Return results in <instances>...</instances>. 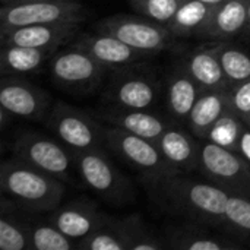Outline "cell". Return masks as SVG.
Segmentation results:
<instances>
[{
  "label": "cell",
  "mask_w": 250,
  "mask_h": 250,
  "mask_svg": "<svg viewBox=\"0 0 250 250\" xmlns=\"http://www.w3.org/2000/svg\"><path fill=\"white\" fill-rule=\"evenodd\" d=\"M142 183L152 199L167 212L180 220L220 230L230 193L205 177L198 179L189 173L174 171Z\"/></svg>",
  "instance_id": "obj_1"
},
{
  "label": "cell",
  "mask_w": 250,
  "mask_h": 250,
  "mask_svg": "<svg viewBox=\"0 0 250 250\" xmlns=\"http://www.w3.org/2000/svg\"><path fill=\"white\" fill-rule=\"evenodd\" d=\"M1 195L34 212H51L63 201L62 180L12 157L0 166Z\"/></svg>",
  "instance_id": "obj_2"
},
{
  "label": "cell",
  "mask_w": 250,
  "mask_h": 250,
  "mask_svg": "<svg viewBox=\"0 0 250 250\" xmlns=\"http://www.w3.org/2000/svg\"><path fill=\"white\" fill-rule=\"evenodd\" d=\"M105 146L75 152L76 174L81 182L101 201L113 207H123L135 199V188L127 176L117 168Z\"/></svg>",
  "instance_id": "obj_3"
},
{
  "label": "cell",
  "mask_w": 250,
  "mask_h": 250,
  "mask_svg": "<svg viewBox=\"0 0 250 250\" xmlns=\"http://www.w3.org/2000/svg\"><path fill=\"white\" fill-rule=\"evenodd\" d=\"M163 92L157 72L139 62L111 72L103 88L101 100L105 105L152 110Z\"/></svg>",
  "instance_id": "obj_4"
},
{
  "label": "cell",
  "mask_w": 250,
  "mask_h": 250,
  "mask_svg": "<svg viewBox=\"0 0 250 250\" xmlns=\"http://www.w3.org/2000/svg\"><path fill=\"white\" fill-rule=\"evenodd\" d=\"M50 78L57 88L73 95L98 91L110 72L85 50L69 44L59 48L48 62Z\"/></svg>",
  "instance_id": "obj_5"
},
{
  "label": "cell",
  "mask_w": 250,
  "mask_h": 250,
  "mask_svg": "<svg viewBox=\"0 0 250 250\" xmlns=\"http://www.w3.org/2000/svg\"><path fill=\"white\" fill-rule=\"evenodd\" d=\"M12 154L15 158L69 183L76 173L73 152L63 145L56 136H47L38 132H21L13 144Z\"/></svg>",
  "instance_id": "obj_6"
},
{
  "label": "cell",
  "mask_w": 250,
  "mask_h": 250,
  "mask_svg": "<svg viewBox=\"0 0 250 250\" xmlns=\"http://www.w3.org/2000/svg\"><path fill=\"white\" fill-rule=\"evenodd\" d=\"M104 146L123 163L130 166L135 171H138L142 182L174 173L157 146L155 141H149L125 132L119 127L104 125Z\"/></svg>",
  "instance_id": "obj_7"
},
{
  "label": "cell",
  "mask_w": 250,
  "mask_h": 250,
  "mask_svg": "<svg viewBox=\"0 0 250 250\" xmlns=\"http://www.w3.org/2000/svg\"><path fill=\"white\" fill-rule=\"evenodd\" d=\"M198 171L230 195L250 196V163L237 151L201 139Z\"/></svg>",
  "instance_id": "obj_8"
},
{
  "label": "cell",
  "mask_w": 250,
  "mask_h": 250,
  "mask_svg": "<svg viewBox=\"0 0 250 250\" xmlns=\"http://www.w3.org/2000/svg\"><path fill=\"white\" fill-rule=\"evenodd\" d=\"M45 125L73 154L104 146V125L95 116L64 101L53 103Z\"/></svg>",
  "instance_id": "obj_9"
},
{
  "label": "cell",
  "mask_w": 250,
  "mask_h": 250,
  "mask_svg": "<svg viewBox=\"0 0 250 250\" xmlns=\"http://www.w3.org/2000/svg\"><path fill=\"white\" fill-rule=\"evenodd\" d=\"M95 31L111 34L146 56L171 48L177 40L164 23L145 16L111 15L101 19L95 25Z\"/></svg>",
  "instance_id": "obj_10"
},
{
  "label": "cell",
  "mask_w": 250,
  "mask_h": 250,
  "mask_svg": "<svg viewBox=\"0 0 250 250\" xmlns=\"http://www.w3.org/2000/svg\"><path fill=\"white\" fill-rule=\"evenodd\" d=\"M88 18L86 7L79 0H37L29 3L1 4L0 28H16L37 23L79 22Z\"/></svg>",
  "instance_id": "obj_11"
},
{
  "label": "cell",
  "mask_w": 250,
  "mask_h": 250,
  "mask_svg": "<svg viewBox=\"0 0 250 250\" xmlns=\"http://www.w3.org/2000/svg\"><path fill=\"white\" fill-rule=\"evenodd\" d=\"M0 107L13 117L45 122L53 107L51 95L25 76H3L0 83Z\"/></svg>",
  "instance_id": "obj_12"
},
{
  "label": "cell",
  "mask_w": 250,
  "mask_h": 250,
  "mask_svg": "<svg viewBox=\"0 0 250 250\" xmlns=\"http://www.w3.org/2000/svg\"><path fill=\"white\" fill-rule=\"evenodd\" d=\"M167 249L171 250H245L246 248L226 233L195 221L180 220L164 226L161 231Z\"/></svg>",
  "instance_id": "obj_13"
},
{
  "label": "cell",
  "mask_w": 250,
  "mask_h": 250,
  "mask_svg": "<svg viewBox=\"0 0 250 250\" xmlns=\"http://www.w3.org/2000/svg\"><path fill=\"white\" fill-rule=\"evenodd\" d=\"M79 22H56V23H37L26 26H16L0 29L1 45H26L37 48L59 50L70 44L81 32Z\"/></svg>",
  "instance_id": "obj_14"
},
{
  "label": "cell",
  "mask_w": 250,
  "mask_h": 250,
  "mask_svg": "<svg viewBox=\"0 0 250 250\" xmlns=\"http://www.w3.org/2000/svg\"><path fill=\"white\" fill-rule=\"evenodd\" d=\"M70 44L85 50L110 73L139 63L146 57L145 53L135 50L114 35L98 32L95 29L94 32H79V35Z\"/></svg>",
  "instance_id": "obj_15"
},
{
  "label": "cell",
  "mask_w": 250,
  "mask_h": 250,
  "mask_svg": "<svg viewBox=\"0 0 250 250\" xmlns=\"http://www.w3.org/2000/svg\"><path fill=\"white\" fill-rule=\"evenodd\" d=\"M94 116L104 125L119 127L149 141H157L161 133L174 123L171 117H164L154 110L125 108L117 105H105Z\"/></svg>",
  "instance_id": "obj_16"
},
{
  "label": "cell",
  "mask_w": 250,
  "mask_h": 250,
  "mask_svg": "<svg viewBox=\"0 0 250 250\" xmlns=\"http://www.w3.org/2000/svg\"><path fill=\"white\" fill-rule=\"evenodd\" d=\"M48 214L53 223L76 243L89 236L105 217V212L86 196H78L60 204Z\"/></svg>",
  "instance_id": "obj_17"
},
{
  "label": "cell",
  "mask_w": 250,
  "mask_h": 250,
  "mask_svg": "<svg viewBox=\"0 0 250 250\" xmlns=\"http://www.w3.org/2000/svg\"><path fill=\"white\" fill-rule=\"evenodd\" d=\"M161 154L174 171L192 173L198 170L201 139L180 123H171L155 141Z\"/></svg>",
  "instance_id": "obj_18"
},
{
  "label": "cell",
  "mask_w": 250,
  "mask_h": 250,
  "mask_svg": "<svg viewBox=\"0 0 250 250\" xmlns=\"http://www.w3.org/2000/svg\"><path fill=\"white\" fill-rule=\"evenodd\" d=\"M202 89L190 76L182 60L176 62L166 76L164 98L168 116L177 123H186Z\"/></svg>",
  "instance_id": "obj_19"
},
{
  "label": "cell",
  "mask_w": 250,
  "mask_h": 250,
  "mask_svg": "<svg viewBox=\"0 0 250 250\" xmlns=\"http://www.w3.org/2000/svg\"><path fill=\"white\" fill-rule=\"evenodd\" d=\"M249 3L250 0H224L217 4L199 38L208 41H230L243 35L248 26Z\"/></svg>",
  "instance_id": "obj_20"
},
{
  "label": "cell",
  "mask_w": 250,
  "mask_h": 250,
  "mask_svg": "<svg viewBox=\"0 0 250 250\" xmlns=\"http://www.w3.org/2000/svg\"><path fill=\"white\" fill-rule=\"evenodd\" d=\"M37 212L1 195L0 201V249L29 250L31 221Z\"/></svg>",
  "instance_id": "obj_21"
},
{
  "label": "cell",
  "mask_w": 250,
  "mask_h": 250,
  "mask_svg": "<svg viewBox=\"0 0 250 250\" xmlns=\"http://www.w3.org/2000/svg\"><path fill=\"white\" fill-rule=\"evenodd\" d=\"M182 62L202 91L230 88L214 41L189 50Z\"/></svg>",
  "instance_id": "obj_22"
},
{
  "label": "cell",
  "mask_w": 250,
  "mask_h": 250,
  "mask_svg": "<svg viewBox=\"0 0 250 250\" xmlns=\"http://www.w3.org/2000/svg\"><path fill=\"white\" fill-rule=\"evenodd\" d=\"M230 111V88L202 91L195 103L186 125L199 139H208L214 126Z\"/></svg>",
  "instance_id": "obj_23"
},
{
  "label": "cell",
  "mask_w": 250,
  "mask_h": 250,
  "mask_svg": "<svg viewBox=\"0 0 250 250\" xmlns=\"http://www.w3.org/2000/svg\"><path fill=\"white\" fill-rule=\"evenodd\" d=\"M54 48H37L26 45H1L0 70L3 76H26L48 64Z\"/></svg>",
  "instance_id": "obj_24"
},
{
  "label": "cell",
  "mask_w": 250,
  "mask_h": 250,
  "mask_svg": "<svg viewBox=\"0 0 250 250\" xmlns=\"http://www.w3.org/2000/svg\"><path fill=\"white\" fill-rule=\"evenodd\" d=\"M214 7L198 0H185L166 26L177 40L188 37L199 38L212 16Z\"/></svg>",
  "instance_id": "obj_25"
},
{
  "label": "cell",
  "mask_w": 250,
  "mask_h": 250,
  "mask_svg": "<svg viewBox=\"0 0 250 250\" xmlns=\"http://www.w3.org/2000/svg\"><path fill=\"white\" fill-rule=\"evenodd\" d=\"M119 226L127 250L167 249L163 234L154 230L152 226L141 214L119 217Z\"/></svg>",
  "instance_id": "obj_26"
},
{
  "label": "cell",
  "mask_w": 250,
  "mask_h": 250,
  "mask_svg": "<svg viewBox=\"0 0 250 250\" xmlns=\"http://www.w3.org/2000/svg\"><path fill=\"white\" fill-rule=\"evenodd\" d=\"M29 250H78V243L53 223L48 212H37L31 221Z\"/></svg>",
  "instance_id": "obj_27"
},
{
  "label": "cell",
  "mask_w": 250,
  "mask_h": 250,
  "mask_svg": "<svg viewBox=\"0 0 250 250\" xmlns=\"http://www.w3.org/2000/svg\"><path fill=\"white\" fill-rule=\"evenodd\" d=\"M220 231L250 249V196L229 195Z\"/></svg>",
  "instance_id": "obj_28"
},
{
  "label": "cell",
  "mask_w": 250,
  "mask_h": 250,
  "mask_svg": "<svg viewBox=\"0 0 250 250\" xmlns=\"http://www.w3.org/2000/svg\"><path fill=\"white\" fill-rule=\"evenodd\" d=\"M230 88L250 79V53L231 41H214Z\"/></svg>",
  "instance_id": "obj_29"
},
{
  "label": "cell",
  "mask_w": 250,
  "mask_h": 250,
  "mask_svg": "<svg viewBox=\"0 0 250 250\" xmlns=\"http://www.w3.org/2000/svg\"><path fill=\"white\" fill-rule=\"evenodd\" d=\"M78 250H127L119 217L105 214L98 227L78 243Z\"/></svg>",
  "instance_id": "obj_30"
},
{
  "label": "cell",
  "mask_w": 250,
  "mask_h": 250,
  "mask_svg": "<svg viewBox=\"0 0 250 250\" xmlns=\"http://www.w3.org/2000/svg\"><path fill=\"white\" fill-rule=\"evenodd\" d=\"M242 127H243V122L234 113L229 111L214 126V129L211 130L208 139H211V141H214V142H217V144H220V145H223L226 148L237 151Z\"/></svg>",
  "instance_id": "obj_31"
},
{
  "label": "cell",
  "mask_w": 250,
  "mask_h": 250,
  "mask_svg": "<svg viewBox=\"0 0 250 250\" xmlns=\"http://www.w3.org/2000/svg\"><path fill=\"white\" fill-rule=\"evenodd\" d=\"M130 1L142 16L167 25L185 0H130Z\"/></svg>",
  "instance_id": "obj_32"
},
{
  "label": "cell",
  "mask_w": 250,
  "mask_h": 250,
  "mask_svg": "<svg viewBox=\"0 0 250 250\" xmlns=\"http://www.w3.org/2000/svg\"><path fill=\"white\" fill-rule=\"evenodd\" d=\"M230 111L250 126V79L230 88Z\"/></svg>",
  "instance_id": "obj_33"
},
{
  "label": "cell",
  "mask_w": 250,
  "mask_h": 250,
  "mask_svg": "<svg viewBox=\"0 0 250 250\" xmlns=\"http://www.w3.org/2000/svg\"><path fill=\"white\" fill-rule=\"evenodd\" d=\"M237 152L243 155L250 163V126L243 123L240 138H239V145H237Z\"/></svg>",
  "instance_id": "obj_34"
},
{
  "label": "cell",
  "mask_w": 250,
  "mask_h": 250,
  "mask_svg": "<svg viewBox=\"0 0 250 250\" xmlns=\"http://www.w3.org/2000/svg\"><path fill=\"white\" fill-rule=\"evenodd\" d=\"M198 1H202V3H207V4H211V6H217L220 3H223L224 0H198Z\"/></svg>",
  "instance_id": "obj_35"
},
{
  "label": "cell",
  "mask_w": 250,
  "mask_h": 250,
  "mask_svg": "<svg viewBox=\"0 0 250 250\" xmlns=\"http://www.w3.org/2000/svg\"><path fill=\"white\" fill-rule=\"evenodd\" d=\"M243 37H248V38H250V3H249V18H248V26H246V31H245Z\"/></svg>",
  "instance_id": "obj_36"
},
{
  "label": "cell",
  "mask_w": 250,
  "mask_h": 250,
  "mask_svg": "<svg viewBox=\"0 0 250 250\" xmlns=\"http://www.w3.org/2000/svg\"><path fill=\"white\" fill-rule=\"evenodd\" d=\"M29 1H37V0H7L3 4H12V3H29Z\"/></svg>",
  "instance_id": "obj_37"
},
{
  "label": "cell",
  "mask_w": 250,
  "mask_h": 250,
  "mask_svg": "<svg viewBox=\"0 0 250 250\" xmlns=\"http://www.w3.org/2000/svg\"><path fill=\"white\" fill-rule=\"evenodd\" d=\"M0 1H1V4H3V3H6L7 0H0Z\"/></svg>",
  "instance_id": "obj_38"
}]
</instances>
